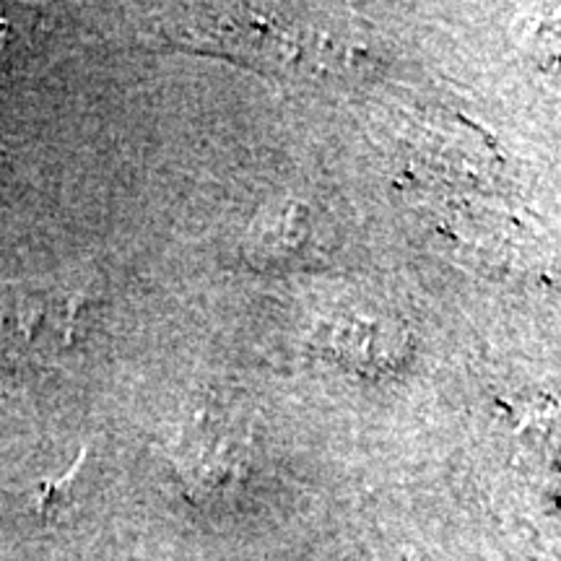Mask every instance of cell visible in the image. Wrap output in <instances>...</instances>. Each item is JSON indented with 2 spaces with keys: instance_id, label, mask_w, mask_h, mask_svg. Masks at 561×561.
<instances>
[{
  "instance_id": "6da1fadb",
  "label": "cell",
  "mask_w": 561,
  "mask_h": 561,
  "mask_svg": "<svg viewBox=\"0 0 561 561\" xmlns=\"http://www.w3.org/2000/svg\"><path fill=\"white\" fill-rule=\"evenodd\" d=\"M91 291L79 278L45 276L0 284V362L16 369L58 364L83 339Z\"/></svg>"
}]
</instances>
